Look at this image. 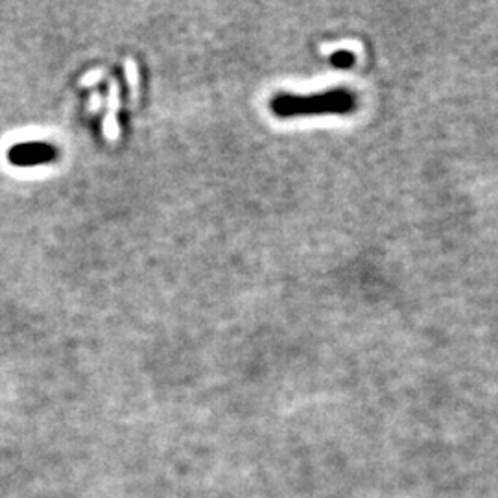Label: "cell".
<instances>
[{"mask_svg":"<svg viewBox=\"0 0 498 498\" xmlns=\"http://www.w3.org/2000/svg\"><path fill=\"white\" fill-rule=\"evenodd\" d=\"M10 161L13 165L19 166H32V165H42V163H48L56 157V150L48 144L41 143H28V144H19V146H13L10 152Z\"/></svg>","mask_w":498,"mask_h":498,"instance_id":"7a4b0ae2","label":"cell"},{"mask_svg":"<svg viewBox=\"0 0 498 498\" xmlns=\"http://www.w3.org/2000/svg\"><path fill=\"white\" fill-rule=\"evenodd\" d=\"M100 93H93V96H90V106L89 109L90 111H98L100 109Z\"/></svg>","mask_w":498,"mask_h":498,"instance_id":"52a82bcc","label":"cell"},{"mask_svg":"<svg viewBox=\"0 0 498 498\" xmlns=\"http://www.w3.org/2000/svg\"><path fill=\"white\" fill-rule=\"evenodd\" d=\"M126 72H127V81L131 85L133 90H137V85H138V69L137 65L133 59H127L126 61Z\"/></svg>","mask_w":498,"mask_h":498,"instance_id":"5b68a950","label":"cell"},{"mask_svg":"<svg viewBox=\"0 0 498 498\" xmlns=\"http://www.w3.org/2000/svg\"><path fill=\"white\" fill-rule=\"evenodd\" d=\"M332 65L334 67H351V65L355 63V58H353V54L351 52H338V54H334L332 56Z\"/></svg>","mask_w":498,"mask_h":498,"instance_id":"277c9868","label":"cell"},{"mask_svg":"<svg viewBox=\"0 0 498 498\" xmlns=\"http://www.w3.org/2000/svg\"><path fill=\"white\" fill-rule=\"evenodd\" d=\"M102 74H104L102 70H95V72H89V76H85L83 80H81V85L96 83V81H98L102 78Z\"/></svg>","mask_w":498,"mask_h":498,"instance_id":"8992f818","label":"cell"},{"mask_svg":"<svg viewBox=\"0 0 498 498\" xmlns=\"http://www.w3.org/2000/svg\"><path fill=\"white\" fill-rule=\"evenodd\" d=\"M355 109V98L344 89L314 96L281 95L271 102V111L279 117L318 115V113H349Z\"/></svg>","mask_w":498,"mask_h":498,"instance_id":"6da1fadb","label":"cell"},{"mask_svg":"<svg viewBox=\"0 0 498 498\" xmlns=\"http://www.w3.org/2000/svg\"><path fill=\"white\" fill-rule=\"evenodd\" d=\"M109 111H107L106 118H104V135H106L107 140H117L118 137V126H117V118H115V113L118 109V83L113 81L111 89H109Z\"/></svg>","mask_w":498,"mask_h":498,"instance_id":"3957f363","label":"cell"}]
</instances>
